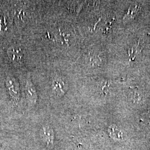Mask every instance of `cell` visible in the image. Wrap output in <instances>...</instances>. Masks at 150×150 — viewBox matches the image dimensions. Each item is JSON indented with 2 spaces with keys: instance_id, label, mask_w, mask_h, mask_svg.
<instances>
[{
  "instance_id": "cell-1",
  "label": "cell",
  "mask_w": 150,
  "mask_h": 150,
  "mask_svg": "<svg viewBox=\"0 0 150 150\" xmlns=\"http://www.w3.org/2000/svg\"><path fill=\"white\" fill-rule=\"evenodd\" d=\"M40 135L42 141L48 146H51L53 145L54 139V131L53 129L50 127L47 126H43L41 129Z\"/></svg>"
},
{
  "instance_id": "cell-3",
  "label": "cell",
  "mask_w": 150,
  "mask_h": 150,
  "mask_svg": "<svg viewBox=\"0 0 150 150\" xmlns=\"http://www.w3.org/2000/svg\"><path fill=\"white\" fill-rule=\"evenodd\" d=\"M110 134L111 137H112L114 139H120L122 137V133L119 131L116 127H111L110 128Z\"/></svg>"
},
{
  "instance_id": "cell-2",
  "label": "cell",
  "mask_w": 150,
  "mask_h": 150,
  "mask_svg": "<svg viewBox=\"0 0 150 150\" xmlns=\"http://www.w3.org/2000/svg\"><path fill=\"white\" fill-rule=\"evenodd\" d=\"M8 51L9 57L12 61H17L21 59L22 55L20 52L21 51L20 50H17L15 48H10Z\"/></svg>"
}]
</instances>
